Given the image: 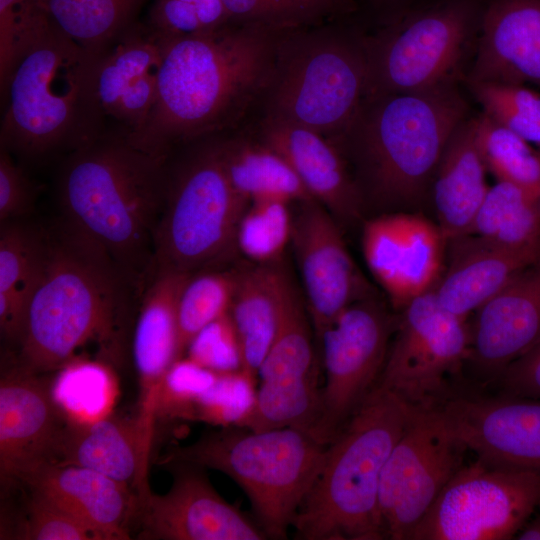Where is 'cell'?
<instances>
[{"label": "cell", "instance_id": "3957f363", "mask_svg": "<svg viewBox=\"0 0 540 540\" xmlns=\"http://www.w3.org/2000/svg\"><path fill=\"white\" fill-rule=\"evenodd\" d=\"M168 154L107 131L67 154L58 174L63 219L104 249L138 291L153 275Z\"/></svg>", "mask_w": 540, "mask_h": 540}, {"label": "cell", "instance_id": "6da1fadb", "mask_svg": "<svg viewBox=\"0 0 540 540\" xmlns=\"http://www.w3.org/2000/svg\"><path fill=\"white\" fill-rule=\"evenodd\" d=\"M233 23L164 42L155 106L134 144L159 154L236 129L256 113L283 31Z\"/></svg>", "mask_w": 540, "mask_h": 540}, {"label": "cell", "instance_id": "e575fe53", "mask_svg": "<svg viewBox=\"0 0 540 540\" xmlns=\"http://www.w3.org/2000/svg\"><path fill=\"white\" fill-rule=\"evenodd\" d=\"M235 284V269L205 270L189 276L177 306L179 359L199 331L229 312Z\"/></svg>", "mask_w": 540, "mask_h": 540}, {"label": "cell", "instance_id": "d6a6232c", "mask_svg": "<svg viewBox=\"0 0 540 540\" xmlns=\"http://www.w3.org/2000/svg\"><path fill=\"white\" fill-rule=\"evenodd\" d=\"M466 235L513 246L537 242L538 199L512 183L497 181L489 187Z\"/></svg>", "mask_w": 540, "mask_h": 540}, {"label": "cell", "instance_id": "8fae6325", "mask_svg": "<svg viewBox=\"0 0 540 540\" xmlns=\"http://www.w3.org/2000/svg\"><path fill=\"white\" fill-rule=\"evenodd\" d=\"M540 506V471L477 462L446 484L408 540L514 538Z\"/></svg>", "mask_w": 540, "mask_h": 540}, {"label": "cell", "instance_id": "2e32d148", "mask_svg": "<svg viewBox=\"0 0 540 540\" xmlns=\"http://www.w3.org/2000/svg\"><path fill=\"white\" fill-rule=\"evenodd\" d=\"M361 247L369 271L399 312L434 290L445 268L447 240L421 212H386L365 220Z\"/></svg>", "mask_w": 540, "mask_h": 540}, {"label": "cell", "instance_id": "60d3db41", "mask_svg": "<svg viewBox=\"0 0 540 540\" xmlns=\"http://www.w3.org/2000/svg\"><path fill=\"white\" fill-rule=\"evenodd\" d=\"M234 22L274 29L317 24L344 13L330 0H223Z\"/></svg>", "mask_w": 540, "mask_h": 540}, {"label": "cell", "instance_id": "9a60e30c", "mask_svg": "<svg viewBox=\"0 0 540 540\" xmlns=\"http://www.w3.org/2000/svg\"><path fill=\"white\" fill-rule=\"evenodd\" d=\"M294 205L290 246L318 341L347 307L375 294L347 248L341 225L330 212L316 200Z\"/></svg>", "mask_w": 540, "mask_h": 540}, {"label": "cell", "instance_id": "8992f818", "mask_svg": "<svg viewBox=\"0 0 540 540\" xmlns=\"http://www.w3.org/2000/svg\"><path fill=\"white\" fill-rule=\"evenodd\" d=\"M418 407L380 386L371 391L328 443L324 464L294 520L295 539H385L381 474Z\"/></svg>", "mask_w": 540, "mask_h": 540}, {"label": "cell", "instance_id": "ab89813d", "mask_svg": "<svg viewBox=\"0 0 540 540\" xmlns=\"http://www.w3.org/2000/svg\"><path fill=\"white\" fill-rule=\"evenodd\" d=\"M110 377L99 363L75 361L68 363L52 381L55 401L72 420L98 419L108 404Z\"/></svg>", "mask_w": 540, "mask_h": 540}, {"label": "cell", "instance_id": "d590c367", "mask_svg": "<svg viewBox=\"0 0 540 540\" xmlns=\"http://www.w3.org/2000/svg\"><path fill=\"white\" fill-rule=\"evenodd\" d=\"M291 203L283 200L249 202L236 233L237 252L249 262L275 264L282 262L292 235Z\"/></svg>", "mask_w": 540, "mask_h": 540}, {"label": "cell", "instance_id": "7a4b0ae2", "mask_svg": "<svg viewBox=\"0 0 540 540\" xmlns=\"http://www.w3.org/2000/svg\"><path fill=\"white\" fill-rule=\"evenodd\" d=\"M44 233L17 342L18 365L39 374L60 370L91 342L117 347L137 290L104 249L64 219Z\"/></svg>", "mask_w": 540, "mask_h": 540}, {"label": "cell", "instance_id": "681fc988", "mask_svg": "<svg viewBox=\"0 0 540 540\" xmlns=\"http://www.w3.org/2000/svg\"><path fill=\"white\" fill-rule=\"evenodd\" d=\"M409 0H364L376 22L382 25L404 12Z\"/></svg>", "mask_w": 540, "mask_h": 540}, {"label": "cell", "instance_id": "d4e9b609", "mask_svg": "<svg viewBox=\"0 0 540 540\" xmlns=\"http://www.w3.org/2000/svg\"><path fill=\"white\" fill-rule=\"evenodd\" d=\"M447 252L435 296L445 310L467 320L515 276L540 263V240L513 246L464 235L448 241Z\"/></svg>", "mask_w": 540, "mask_h": 540}, {"label": "cell", "instance_id": "f907efd6", "mask_svg": "<svg viewBox=\"0 0 540 540\" xmlns=\"http://www.w3.org/2000/svg\"><path fill=\"white\" fill-rule=\"evenodd\" d=\"M516 536L520 540H540V506L535 518L527 521Z\"/></svg>", "mask_w": 540, "mask_h": 540}, {"label": "cell", "instance_id": "c3c4849f", "mask_svg": "<svg viewBox=\"0 0 540 540\" xmlns=\"http://www.w3.org/2000/svg\"><path fill=\"white\" fill-rule=\"evenodd\" d=\"M498 377L503 395L540 399V338Z\"/></svg>", "mask_w": 540, "mask_h": 540}, {"label": "cell", "instance_id": "9c48e42d", "mask_svg": "<svg viewBox=\"0 0 540 540\" xmlns=\"http://www.w3.org/2000/svg\"><path fill=\"white\" fill-rule=\"evenodd\" d=\"M248 204L225 172L217 135L175 147L168 154L153 274L158 270L194 274L232 257Z\"/></svg>", "mask_w": 540, "mask_h": 540}, {"label": "cell", "instance_id": "ffe728a7", "mask_svg": "<svg viewBox=\"0 0 540 540\" xmlns=\"http://www.w3.org/2000/svg\"><path fill=\"white\" fill-rule=\"evenodd\" d=\"M165 43L139 20L99 57L97 96L106 132L133 138L157 99Z\"/></svg>", "mask_w": 540, "mask_h": 540}, {"label": "cell", "instance_id": "484cf974", "mask_svg": "<svg viewBox=\"0 0 540 540\" xmlns=\"http://www.w3.org/2000/svg\"><path fill=\"white\" fill-rule=\"evenodd\" d=\"M190 275L173 270L154 272L144 288L134 328L132 354L140 387L138 414L153 436L164 379L179 359L177 306Z\"/></svg>", "mask_w": 540, "mask_h": 540}, {"label": "cell", "instance_id": "603a6c76", "mask_svg": "<svg viewBox=\"0 0 540 540\" xmlns=\"http://www.w3.org/2000/svg\"><path fill=\"white\" fill-rule=\"evenodd\" d=\"M153 436L137 413L91 421L68 418L52 464L74 465L128 485L141 498L150 490L149 459Z\"/></svg>", "mask_w": 540, "mask_h": 540}, {"label": "cell", "instance_id": "4316f807", "mask_svg": "<svg viewBox=\"0 0 540 540\" xmlns=\"http://www.w3.org/2000/svg\"><path fill=\"white\" fill-rule=\"evenodd\" d=\"M21 483L71 512L101 540L130 539L128 524L139 506L128 485L94 470L61 464L39 467Z\"/></svg>", "mask_w": 540, "mask_h": 540}, {"label": "cell", "instance_id": "f35d334b", "mask_svg": "<svg viewBox=\"0 0 540 540\" xmlns=\"http://www.w3.org/2000/svg\"><path fill=\"white\" fill-rule=\"evenodd\" d=\"M485 115L540 150V94L523 85L469 82Z\"/></svg>", "mask_w": 540, "mask_h": 540}, {"label": "cell", "instance_id": "bcb514c9", "mask_svg": "<svg viewBox=\"0 0 540 540\" xmlns=\"http://www.w3.org/2000/svg\"><path fill=\"white\" fill-rule=\"evenodd\" d=\"M185 354L197 364L217 373L242 370L241 347L229 312L199 331Z\"/></svg>", "mask_w": 540, "mask_h": 540}, {"label": "cell", "instance_id": "4fadbf2b", "mask_svg": "<svg viewBox=\"0 0 540 540\" xmlns=\"http://www.w3.org/2000/svg\"><path fill=\"white\" fill-rule=\"evenodd\" d=\"M466 451L437 404L416 409L381 474L379 512L385 538L408 540L463 466Z\"/></svg>", "mask_w": 540, "mask_h": 540}, {"label": "cell", "instance_id": "cb8c5ba5", "mask_svg": "<svg viewBox=\"0 0 540 540\" xmlns=\"http://www.w3.org/2000/svg\"><path fill=\"white\" fill-rule=\"evenodd\" d=\"M469 82L540 85V0H489Z\"/></svg>", "mask_w": 540, "mask_h": 540}, {"label": "cell", "instance_id": "4dcf8cb0", "mask_svg": "<svg viewBox=\"0 0 540 540\" xmlns=\"http://www.w3.org/2000/svg\"><path fill=\"white\" fill-rule=\"evenodd\" d=\"M150 0H39L51 22L83 49L103 54L140 20Z\"/></svg>", "mask_w": 540, "mask_h": 540}, {"label": "cell", "instance_id": "ac0fdd59", "mask_svg": "<svg viewBox=\"0 0 540 540\" xmlns=\"http://www.w3.org/2000/svg\"><path fill=\"white\" fill-rule=\"evenodd\" d=\"M68 417L52 393V381L20 365L0 381V480L7 489L52 464Z\"/></svg>", "mask_w": 540, "mask_h": 540}, {"label": "cell", "instance_id": "30bf717a", "mask_svg": "<svg viewBox=\"0 0 540 540\" xmlns=\"http://www.w3.org/2000/svg\"><path fill=\"white\" fill-rule=\"evenodd\" d=\"M479 0L403 12L367 33L368 93L407 94L457 84L480 30Z\"/></svg>", "mask_w": 540, "mask_h": 540}, {"label": "cell", "instance_id": "e0dca14e", "mask_svg": "<svg viewBox=\"0 0 540 540\" xmlns=\"http://www.w3.org/2000/svg\"><path fill=\"white\" fill-rule=\"evenodd\" d=\"M173 475L164 494L139 498V536L162 540H265L264 532L210 483L205 469L188 463L164 465Z\"/></svg>", "mask_w": 540, "mask_h": 540}, {"label": "cell", "instance_id": "1f68e13d", "mask_svg": "<svg viewBox=\"0 0 540 540\" xmlns=\"http://www.w3.org/2000/svg\"><path fill=\"white\" fill-rule=\"evenodd\" d=\"M312 331L304 299L294 287L278 334L260 365V384L279 387L318 384Z\"/></svg>", "mask_w": 540, "mask_h": 540}, {"label": "cell", "instance_id": "7402d4cb", "mask_svg": "<svg viewBox=\"0 0 540 540\" xmlns=\"http://www.w3.org/2000/svg\"><path fill=\"white\" fill-rule=\"evenodd\" d=\"M474 313L467 360L498 376L540 338V263L515 276Z\"/></svg>", "mask_w": 540, "mask_h": 540}, {"label": "cell", "instance_id": "b9f144b4", "mask_svg": "<svg viewBox=\"0 0 540 540\" xmlns=\"http://www.w3.org/2000/svg\"><path fill=\"white\" fill-rule=\"evenodd\" d=\"M256 379L243 370L218 373L213 385L195 401L191 420L219 427L238 426L253 406Z\"/></svg>", "mask_w": 540, "mask_h": 540}, {"label": "cell", "instance_id": "5bb4252c", "mask_svg": "<svg viewBox=\"0 0 540 540\" xmlns=\"http://www.w3.org/2000/svg\"><path fill=\"white\" fill-rule=\"evenodd\" d=\"M470 326L445 310L434 290L408 303L399 315L394 339L376 386L414 406L436 404L447 376L468 359Z\"/></svg>", "mask_w": 540, "mask_h": 540}, {"label": "cell", "instance_id": "277c9868", "mask_svg": "<svg viewBox=\"0 0 540 540\" xmlns=\"http://www.w3.org/2000/svg\"><path fill=\"white\" fill-rule=\"evenodd\" d=\"M457 84L407 94H371L332 141L366 210L423 212L443 150L468 114Z\"/></svg>", "mask_w": 540, "mask_h": 540}, {"label": "cell", "instance_id": "f1b7e54d", "mask_svg": "<svg viewBox=\"0 0 540 540\" xmlns=\"http://www.w3.org/2000/svg\"><path fill=\"white\" fill-rule=\"evenodd\" d=\"M487 169L475 141L474 119L451 134L434 172L428 206L447 242L466 235L487 192Z\"/></svg>", "mask_w": 540, "mask_h": 540}, {"label": "cell", "instance_id": "f6af8a7d", "mask_svg": "<svg viewBox=\"0 0 540 540\" xmlns=\"http://www.w3.org/2000/svg\"><path fill=\"white\" fill-rule=\"evenodd\" d=\"M42 17L39 0H0V86L30 45Z\"/></svg>", "mask_w": 540, "mask_h": 540}, {"label": "cell", "instance_id": "7dc6e473", "mask_svg": "<svg viewBox=\"0 0 540 540\" xmlns=\"http://www.w3.org/2000/svg\"><path fill=\"white\" fill-rule=\"evenodd\" d=\"M36 188L12 155L0 149V221L18 220L35 206Z\"/></svg>", "mask_w": 540, "mask_h": 540}, {"label": "cell", "instance_id": "f5cc1de1", "mask_svg": "<svg viewBox=\"0 0 540 540\" xmlns=\"http://www.w3.org/2000/svg\"><path fill=\"white\" fill-rule=\"evenodd\" d=\"M538 206H539V210H540V191H539V195H538Z\"/></svg>", "mask_w": 540, "mask_h": 540}, {"label": "cell", "instance_id": "8d00e7d4", "mask_svg": "<svg viewBox=\"0 0 540 540\" xmlns=\"http://www.w3.org/2000/svg\"><path fill=\"white\" fill-rule=\"evenodd\" d=\"M45 245L44 230L17 220L1 223L0 296L27 307Z\"/></svg>", "mask_w": 540, "mask_h": 540}, {"label": "cell", "instance_id": "ba28073f", "mask_svg": "<svg viewBox=\"0 0 540 540\" xmlns=\"http://www.w3.org/2000/svg\"><path fill=\"white\" fill-rule=\"evenodd\" d=\"M327 445L297 428L220 427L172 448L160 464L188 463L225 474L247 495L267 539L282 540L324 464Z\"/></svg>", "mask_w": 540, "mask_h": 540}, {"label": "cell", "instance_id": "74e56055", "mask_svg": "<svg viewBox=\"0 0 540 540\" xmlns=\"http://www.w3.org/2000/svg\"><path fill=\"white\" fill-rule=\"evenodd\" d=\"M143 21L163 42L211 34L236 23L223 0H150Z\"/></svg>", "mask_w": 540, "mask_h": 540}, {"label": "cell", "instance_id": "816d5d0a", "mask_svg": "<svg viewBox=\"0 0 540 540\" xmlns=\"http://www.w3.org/2000/svg\"><path fill=\"white\" fill-rule=\"evenodd\" d=\"M335 4L342 12L346 14H351L355 11L356 5L353 0H330Z\"/></svg>", "mask_w": 540, "mask_h": 540}, {"label": "cell", "instance_id": "d6986e66", "mask_svg": "<svg viewBox=\"0 0 540 540\" xmlns=\"http://www.w3.org/2000/svg\"><path fill=\"white\" fill-rule=\"evenodd\" d=\"M437 405L479 461L540 471V400L505 395L459 397Z\"/></svg>", "mask_w": 540, "mask_h": 540}, {"label": "cell", "instance_id": "52a82bcc", "mask_svg": "<svg viewBox=\"0 0 540 540\" xmlns=\"http://www.w3.org/2000/svg\"><path fill=\"white\" fill-rule=\"evenodd\" d=\"M349 15L283 31L252 117L289 122L327 139L346 128L368 93V32Z\"/></svg>", "mask_w": 540, "mask_h": 540}, {"label": "cell", "instance_id": "7c38bea8", "mask_svg": "<svg viewBox=\"0 0 540 540\" xmlns=\"http://www.w3.org/2000/svg\"><path fill=\"white\" fill-rule=\"evenodd\" d=\"M398 320L373 295L347 307L317 341L325 383L311 433L323 443L333 440L378 384Z\"/></svg>", "mask_w": 540, "mask_h": 540}, {"label": "cell", "instance_id": "44dd1931", "mask_svg": "<svg viewBox=\"0 0 540 540\" xmlns=\"http://www.w3.org/2000/svg\"><path fill=\"white\" fill-rule=\"evenodd\" d=\"M290 164L311 197L342 226L360 222L366 211L350 168L338 147L310 129L256 116L243 124Z\"/></svg>", "mask_w": 540, "mask_h": 540}, {"label": "cell", "instance_id": "5b68a950", "mask_svg": "<svg viewBox=\"0 0 540 540\" xmlns=\"http://www.w3.org/2000/svg\"><path fill=\"white\" fill-rule=\"evenodd\" d=\"M99 57L47 17L1 89V148L25 160H45L105 133L97 96Z\"/></svg>", "mask_w": 540, "mask_h": 540}, {"label": "cell", "instance_id": "836d02e7", "mask_svg": "<svg viewBox=\"0 0 540 540\" xmlns=\"http://www.w3.org/2000/svg\"><path fill=\"white\" fill-rule=\"evenodd\" d=\"M474 119L475 141L488 172L538 199L540 150L484 113Z\"/></svg>", "mask_w": 540, "mask_h": 540}, {"label": "cell", "instance_id": "ee69618b", "mask_svg": "<svg viewBox=\"0 0 540 540\" xmlns=\"http://www.w3.org/2000/svg\"><path fill=\"white\" fill-rule=\"evenodd\" d=\"M217 372L190 358L176 360L169 369L159 396L157 417L191 420L195 401L215 382Z\"/></svg>", "mask_w": 540, "mask_h": 540}, {"label": "cell", "instance_id": "83f0119b", "mask_svg": "<svg viewBox=\"0 0 540 540\" xmlns=\"http://www.w3.org/2000/svg\"><path fill=\"white\" fill-rule=\"evenodd\" d=\"M235 271L236 284L229 315L241 347L242 370L257 379L295 286L282 262H248Z\"/></svg>", "mask_w": 540, "mask_h": 540}, {"label": "cell", "instance_id": "f546056e", "mask_svg": "<svg viewBox=\"0 0 540 540\" xmlns=\"http://www.w3.org/2000/svg\"><path fill=\"white\" fill-rule=\"evenodd\" d=\"M217 143L233 188L248 202L314 200L287 160L245 126L218 134Z\"/></svg>", "mask_w": 540, "mask_h": 540}, {"label": "cell", "instance_id": "7bdbcfd3", "mask_svg": "<svg viewBox=\"0 0 540 540\" xmlns=\"http://www.w3.org/2000/svg\"><path fill=\"white\" fill-rule=\"evenodd\" d=\"M18 538L26 540H101L91 527L47 496L29 489Z\"/></svg>", "mask_w": 540, "mask_h": 540}]
</instances>
